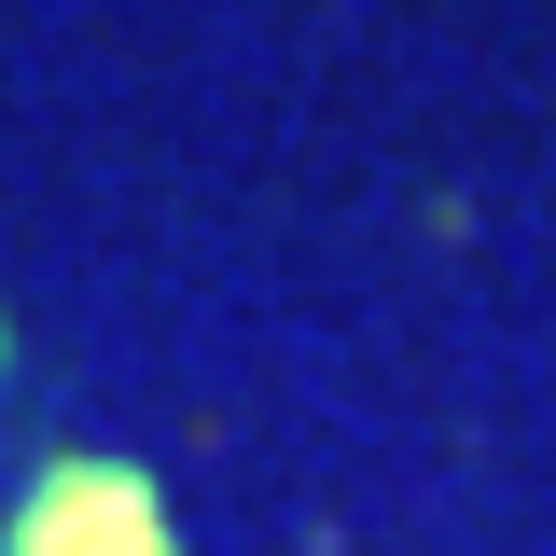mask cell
<instances>
[{"label":"cell","instance_id":"1","mask_svg":"<svg viewBox=\"0 0 556 556\" xmlns=\"http://www.w3.org/2000/svg\"><path fill=\"white\" fill-rule=\"evenodd\" d=\"M0 556H181V515L139 459H42Z\"/></svg>","mask_w":556,"mask_h":556},{"label":"cell","instance_id":"2","mask_svg":"<svg viewBox=\"0 0 556 556\" xmlns=\"http://www.w3.org/2000/svg\"><path fill=\"white\" fill-rule=\"evenodd\" d=\"M0 362H14V320H0Z\"/></svg>","mask_w":556,"mask_h":556}]
</instances>
